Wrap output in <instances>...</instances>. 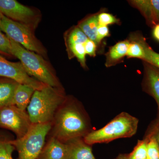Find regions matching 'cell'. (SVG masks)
Instances as JSON below:
<instances>
[{
    "instance_id": "4",
    "label": "cell",
    "mask_w": 159,
    "mask_h": 159,
    "mask_svg": "<svg viewBox=\"0 0 159 159\" xmlns=\"http://www.w3.org/2000/svg\"><path fill=\"white\" fill-rule=\"evenodd\" d=\"M139 120L125 112L117 115L102 128L92 130L84 137L90 145L97 143H108L116 139L130 138L136 133Z\"/></svg>"
},
{
    "instance_id": "20",
    "label": "cell",
    "mask_w": 159,
    "mask_h": 159,
    "mask_svg": "<svg viewBox=\"0 0 159 159\" xmlns=\"http://www.w3.org/2000/svg\"><path fill=\"white\" fill-rule=\"evenodd\" d=\"M10 140L0 132V159H13L12 155L15 148L10 143Z\"/></svg>"
},
{
    "instance_id": "26",
    "label": "cell",
    "mask_w": 159,
    "mask_h": 159,
    "mask_svg": "<svg viewBox=\"0 0 159 159\" xmlns=\"http://www.w3.org/2000/svg\"><path fill=\"white\" fill-rule=\"evenodd\" d=\"M97 44L93 41L88 39L84 44L86 54H88L91 57H95L96 55Z\"/></svg>"
},
{
    "instance_id": "12",
    "label": "cell",
    "mask_w": 159,
    "mask_h": 159,
    "mask_svg": "<svg viewBox=\"0 0 159 159\" xmlns=\"http://www.w3.org/2000/svg\"><path fill=\"white\" fill-rule=\"evenodd\" d=\"M67 155L66 144L50 137L36 159H66Z\"/></svg>"
},
{
    "instance_id": "7",
    "label": "cell",
    "mask_w": 159,
    "mask_h": 159,
    "mask_svg": "<svg viewBox=\"0 0 159 159\" xmlns=\"http://www.w3.org/2000/svg\"><path fill=\"white\" fill-rule=\"evenodd\" d=\"M31 123L28 112L14 105L0 107V128L13 132L16 139L27 134Z\"/></svg>"
},
{
    "instance_id": "25",
    "label": "cell",
    "mask_w": 159,
    "mask_h": 159,
    "mask_svg": "<svg viewBox=\"0 0 159 159\" xmlns=\"http://www.w3.org/2000/svg\"><path fill=\"white\" fill-rule=\"evenodd\" d=\"M145 137L148 139L153 138L156 141L159 146V120L156 119L152 123Z\"/></svg>"
},
{
    "instance_id": "22",
    "label": "cell",
    "mask_w": 159,
    "mask_h": 159,
    "mask_svg": "<svg viewBox=\"0 0 159 159\" xmlns=\"http://www.w3.org/2000/svg\"><path fill=\"white\" fill-rule=\"evenodd\" d=\"M0 54L8 56H13L11 52V45L10 39L3 34L0 30Z\"/></svg>"
},
{
    "instance_id": "14",
    "label": "cell",
    "mask_w": 159,
    "mask_h": 159,
    "mask_svg": "<svg viewBox=\"0 0 159 159\" xmlns=\"http://www.w3.org/2000/svg\"><path fill=\"white\" fill-rule=\"evenodd\" d=\"M128 2L132 6L139 9L145 17L148 26L153 28L156 25L155 10L151 0H133Z\"/></svg>"
},
{
    "instance_id": "1",
    "label": "cell",
    "mask_w": 159,
    "mask_h": 159,
    "mask_svg": "<svg viewBox=\"0 0 159 159\" xmlns=\"http://www.w3.org/2000/svg\"><path fill=\"white\" fill-rule=\"evenodd\" d=\"M92 130L89 118L81 103L74 97H67L55 114L49 133L50 137L66 143L84 138Z\"/></svg>"
},
{
    "instance_id": "21",
    "label": "cell",
    "mask_w": 159,
    "mask_h": 159,
    "mask_svg": "<svg viewBox=\"0 0 159 159\" xmlns=\"http://www.w3.org/2000/svg\"><path fill=\"white\" fill-rule=\"evenodd\" d=\"M149 139L144 138L139 140L133 150L127 154L129 159H147V145Z\"/></svg>"
},
{
    "instance_id": "27",
    "label": "cell",
    "mask_w": 159,
    "mask_h": 159,
    "mask_svg": "<svg viewBox=\"0 0 159 159\" xmlns=\"http://www.w3.org/2000/svg\"><path fill=\"white\" fill-rule=\"evenodd\" d=\"M109 36V30L107 26L101 25L98 26L97 31V39L98 43L101 42L104 38Z\"/></svg>"
},
{
    "instance_id": "3",
    "label": "cell",
    "mask_w": 159,
    "mask_h": 159,
    "mask_svg": "<svg viewBox=\"0 0 159 159\" xmlns=\"http://www.w3.org/2000/svg\"><path fill=\"white\" fill-rule=\"evenodd\" d=\"M9 39L12 56L19 60L30 76L46 85L62 88L52 66L44 57Z\"/></svg>"
},
{
    "instance_id": "5",
    "label": "cell",
    "mask_w": 159,
    "mask_h": 159,
    "mask_svg": "<svg viewBox=\"0 0 159 159\" xmlns=\"http://www.w3.org/2000/svg\"><path fill=\"white\" fill-rule=\"evenodd\" d=\"M52 122L32 123L27 134L21 138L11 139L10 143L18 153V159H36L45 144Z\"/></svg>"
},
{
    "instance_id": "29",
    "label": "cell",
    "mask_w": 159,
    "mask_h": 159,
    "mask_svg": "<svg viewBox=\"0 0 159 159\" xmlns=\"http://www.w3.org/2000/svg\"><path fill=\"white\" fill-rule=\"evenodd\" d=\"M152 30V35L154 38L159 42V24L153 27Z\"/></svg>"
},
{
    "instance_id": "6",
    "label": "cell",
    "mask_w": 159,
    "mask_h": 159,
    "mask_svg": "<svg viewBox=\"0 0 159 159\" xmlns=\"http://www.w3.org/2000/svg\"><path fill=\"white\" fill-rule=\"evenodd\" d=\"M0 30L9 39L19 44L29 51L46 58L47 51L34 34V30L24 24L14 21L3 15L0 21Z\"/></svg>"
},
{
    "instance_id": "16",
    "label": "cell",
    "mask_w": 159,
    "mask_h": 159,
    "mask_svg": "<svg viewBox=\"0 0 159 159\" xmlns=\"http://www.w3.org/2000/svg\"><path fill=\"white\" fill-rule=\"evenodd\" d=\"M129 44V41L125 40L119 42L111 47L106 55V65L109 66L113 65L126 56Z\"/></svg>"
},
{
    "instance_id": "24",
    "label": "cell",
    "mask_w": 159,
    "mask_h": 159,
    "mask_svg": "<svg viewBox=\"0 0 159 159\" xmlns=\"http://www.w3.org/2000/svg\"><path fill=\"white\" fill-rule=\"evenodd\" d=\"M99 25L107 26L112 24H118L120 23L119 19L112 15L107 12H101L98 15Z\"/></svg>"
},
{
    "instance_id": "9",
    "label": "cell",
    "mask_w": 159,
    "mask_h": 159,
    "mask_svg": "<svg viewBox=\"0 0 159 159\" xmlns=\"http://www.w3.org/2000/svg\"><path fill=\"white\" fill-rule=\"evenodd\" d=\"M0 77L9 78L19 84L29 86L35 90L41 89L48 85L30 76L20 61L11 62L1 54Z\"/></svg>"
},
{
    "instance_id": "15",
    "label": "cell",
    "mask_w": 159,
    "mask_h": 159,
    "mask_svg": "<svg viewBox=\"0 0 159 159\" xmlns=\"http://www.w3.org/2000/svg\"><path fill=\"white\" fill-rule=\"evenodd\" d=\"M18 84L11 80H0V107L13 105V97Z\"/></svg>"
},
{
    "instance_id": "31",
    "label": "cell",
    "mask_w": 159,
    "mask_h": 159,
    "mask_svg": "<svg viewBox=\"0 0 159 159\" xmlns=\"http://www.w3.org/2000/svg\"><path fill=\"white\" fill-rule=\"evenodd\" d=\"M3 15L2 14V12L0 11V21H1V20H2V18Z\"/></svg>"
},
{
    "instance_id": "23",
    "label": "cell",
    "mask_w": 159,
    "mask_h": 159,
    "mask_svg": "<svg viewBox=\"0 0 159 159\" xmlns=\"http://www.w3.org/2000/svg\"><path fill=\"white\" fill-rule=\"evenodd\" d=\"M148 139L149 141L147 145V159H159L158 145L153 138Z\"/></svg>"
},
{
    "instance_id": "30",
    "label": "cell",
    "mask_w": 159,
    "mask_h": 159,
    "mask_svg": "<svg viewBox=\"0 0 159 159\" xmlns=\"http://www.w3.org/2000/svg\"><path fill=\"white\" fill-rule=\"evenodd\" d=\"M116 159H129L127 154L119 155Z\"/></svg>"
},
{
    "instance_id": "13",
    "label": "cell",
    "mask_w": 159,
    "mask_h": 159,
    "mask_svg": "<svg viewBox=\"0 0 159 159\" xmlns=\"http://www.w3.org/2000/svg\"><path fill=\"white\" fill-rule=\"evenodd\" d=\"M35 91L29 86L18 84L15 92L13 105L21 110L25 111Z\"/></svg>"
},
{
    "instance_id": "2",
    "label": "cell",
    "mask_w": 159,
    "mask_h": 159,
    "mask_svg": "<svg viewBox=\"0 0 159 159\" xmlns=\"http://www.w3.org/2000/svg\"><path fill=\"white\" fill-rule=\"evenodd\" d=\"M67 97L63 87L46 85L41 89L34 91L27 107L31 123L52 122Z\"/></svg>"
},
{
    "instance_id": "18",
    "label": "cell",
    "mask_w": 159,
    "mask_h": 159,
    "mask_svg": "<svg viewBox=\"0 0 159 159\" xmlns=\"http://www.w3.org/2000/svg\"><path fill=\"white\" fill-rule=\"evenodd\" d=\"M140 33L132 34L129 40L128 51L126 56L129 58H139L142 60L145 56L144 48L141 43Z\"/></svg>"
},
{
    "instance_id": "17",
    "label": "cell",
    "mask_w": 159,
    "mask_h": 159,
    "mask_svg": "<svg viewBox=\"0 0 159 159\" xmlns=\"http://www.w3.org/2000/svg\"><path fill=\"white\" fill-rule=\"evenodd\" d=\"M98 14L90 16L78 23V27L88 38L89 39L98 44L97 31L99 25L98 19Z\"/></svg>"
},
{
    "instance_id": "28",
    "label": "cell",
    "mask_w": 159,
    "mask_h": 159,
    "mask_svg": "<svg viewBox=\"0 0 159 159\" xmlns=\"http://www.w3.org/2000/svg\"><path fill=\"white\" fill-rule=\"evenodd\" d=\"M156 12V20L157 25L159 24V0H151Z\"/></svg>"
},
{
    "instance_id": "10",
    "label": "cell",
    "mask_w": 159,
    "mask_h": 159,
    "mask_svg": "<svg viewBox=\"0 0 159 159\" xmlns=\"http://www.w3.org/2000/svg\"><path fill=\"white\" fill-rule=\"evenodd\" d=\"M143 61L144 74L142 89L155 100L158 110L156 120H159V69L149 63Z\"/></svg>"
},
{
    "instance_id": "11",
    "label": "cell",
    "mask_w": 159,
    "mask_h": 159,
    "mask_svg": "<svg viewBox=\"0 0 159 159\" xmlns=\"http://www.w3.org/2000/svg\"><path fill=\"white\" fill-rule=\"evenodd\" d=\"M66 143L67 147L66 159H96L92 145L87 144L83 138L72 139Z\"/></svg>"
},
{
    "instance_id": "19",
    "label": "cell",
    "mask_w": 159,
    "mask_h": 159,
    "mask_svg": "<svg viewBox=\"0 0 159 159\" xmlns=\"http://www.w3.org/2000/svg\"><path fill=\"white\" fill-rule=\"evenodd\" d=\"M140 39L145 53V56L142 61L149 63L159 69V53H157L151 48L142 34Z\"/></svg>"
},
{
    "instance_id": "8",
    "label": "cell",
    "mask_w": 159,
    "mask_h": 159,
    "mask_svg": "<svg viewBox=\"0 0 159 159\" xmlns=\"http://www.w3.org/2000/svg\"><path fill=\"white\" fill-rule=\"evenodd\" d=\"M0 11L9 19L35 30L39 23L38 12L16 0H0Z\"/></svg>"
}]
</instances>
